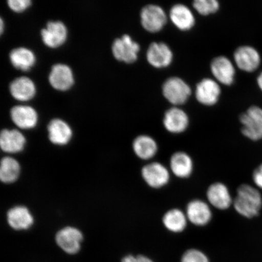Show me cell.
Wrapping results in <instances>:
<instances>
[{"mask_svg":"<svg viewBox=\"0 0 262 262\" xmlns=\"http://www.w3.org/2000/svg\"><path fill=\"white\" fill-rule=\"evenodd\" d=\"M235 210L243 217L253 219L259 215L262 208V196L256 188L248 184L239 186L233 200Z\"/></svg>","mask_w":262,"mask_h":262,"instance_id":"1","label":"cell"},{"mask_svg":"<svg viewBox=\"0 0 262 262\" xmlns=\"http://www.w3.org/2000/svg\"><path fill=\"white\" fill-rule=\"evenodd\" d=\"M241 132L252 141L262 140V107L253 105L240 116Z\"/></svg>","mask_w":262,"mask_h":262,"instance_id":"2","label":"cell"},{"mask_svg":"<svg viewBox=\"0 0 262 262\" xmlns=\"http://www.w3.org/2000/svg\"><path fill=\"white\" fill-rule=\"evenodd\" d=\"M164 97L174 106L182 105L186 103L192 94L191 87L178 77H169L162 86Z\"/></svg>","mask_w":262,"mask_h":262,"instance_id":"3","label":"cell"},{"mask_svg":"<svg viewBox=\"0 0 262 262\" xmlns=\"http://www.w3.org/2000/svg\"><path fill=\"white\" fill-rule=\"evenodd\" d=\"M141 24L146 31L150 33L162 30L168 21L163 9L157 5H147L140 12Z\"/></svg>","mask_w":262,"mask_h":262,"instance_id":"4","label":"cell"},{"mask_svg":"<svg viewBox=\"0 0 262 262\" xmlns=\"http://www.w3.org/2000/svg\"><path fill=\"white\" fill-rule=\"evenodd\" d=\"M140 45L134 41L129 35L124 34L113 42L112 51L116 60L126 63H133L138 58Z\"/></svg>","mask_w":262,"mask_h":262,"instance_id":"5","label":"cell"},{"mask_svg":"<svg viewBox=\"0 0 262 262\" xmlns=\"http://www.w3.org/2000/svg\"><path fill=\"white\" fill-rule=\"evenodd\" d=\"M234 60L235 64L241 70L247 73H253L259 68L261 57L256 48L250 45H243L235 51Z\"/></svg>","mask_w":262,"mask_h":262,"instance_id":"6","label":"cell"},{"mask_svg":"<svg viewBox=\"0 0 262 262\" xmlns=\"http://www.w3.org/2000/svg\"><path fill=\"white\" fill-rule=\"evenodd\" d=\"M83 241V235L79 229L71 227L60 229L55 236L58 247L64 253L70 255L79 253Z\"/></svg>","mask_w":262,"mask_h":262,"instance_id":"7","label":"cell"},{"mask_svg":"<svg viewBox=\"0 0 262 262\" xmlns=\"http://www.w3.org/2000/svg\"><path fill=\"white\" fill-rule=\"evenodd\" d=\"M142 176L146 184L154 189L163 187L170 180L168 169L159 162L150 163L143 167Z\"/></svg>","mask_w":262,"mask_h":262,"instance_id":"8","label":"cell"},{"mask_svg":"<svg viewBox=\"0 0 262 262\" xmlns=\"http://www.w3.org/2000/svg\"><path fill=\"white\" fill-rule=\"evenodd\" d=\"M147 62L156 68L168 67L173 60V53L169 46L163 42H153L146 52Z\"/></svg>","mask_w":262,"mask_h":262,"instance_id":"9","label":"cell"},{"mask_svg":"<svg viewBox=\"0 0 262 262\" xmlns=\"http://www.w3.org/2000/svg\"><path fill=\"white\" fill-rule=\"evenodd\" d=\"M221 89L217 81L205 78L196 84L195 95L196 100L205 106H213L218 102Z\"/></svg>","mask_w":262,"mask_h":262,"instance_id":"10","label":"cell"},{"mask_svg":"<svg viewBox=\"0 0 262 262\" xmlns=\"http://www.w3.org/2000/svg\"><path fill=\"white\" fill-rule=\"evenodd\" d=\"M41 36L46 46L51 48H57L67 40V28L61 21H49L47 28L41 31Z\"/></svg>","mask_w":262,"mask_h":262,"instance_id":"11","label":"cell"},{"mask_svg":"<svg viewBox=\"0 0 262 262\" xmlns=\"http://www.w3.org/2000/svg\"><path fill=\"white\" fill-rule=\"evenodd\" d=\"M186 215L188 221L198 227L208 225L212 218L210 206L202 200L195 199L186 206Z\"/></svg>","mask_w":262,"mask_h":262,"instance_id":"12","label":"cell"},{"mask_svg":"<svg viewBox=\"0 0 262 262\" xmlns=\"http://www.w3.org/2000/svg\"><path fill=\"white\" fill-rule=\"evenodd\" d=\"M211 71L213 76L221 83L226 86L233 84L235 70L232 61L227 57L219 56L213 59Z\"/></svg>","mask_w":262,"mask_h":262,"instance_id":"13","label":"cell"},{"mask_svg":"<svg viewBox=\"0 0 262 262\" xmlns=\"http://www.w3.org/2000/svg\"><path fill=\"white\" fill-rule=\"evenodd\" d=\"M49 81L55 90L66 91L73 86L74 78L71 68L67 64H56L51 68Z\"/></svg>","mask_w":262,"mask_h":262,"instance_id":"14","label":"cell"},{"mask_svg":"<svg viewBox=\"0 0 262 262\" xmlns=\"http://www.w3.org/2000/svg\"><path fill=\"white\" fill-rule=\"evenodd\" d=\"M206 198L209 204L220 210H226L233 204L229 189L221 182H216L209 186L206 192Z\"/></svg>","mask_w":262,"mask_h":262,"instance_id":"15","label":"cell"},{"mask_svg":"<svg viewBox=\"0 0 262 262\" xmlns=\"http://www.w3.org/2000/svg\"><path fill=\"white\" fill-rule=\"evenodd\" d=\"M163 123L165 128L172 134H180L187 129L189 119L185 111L178 107L167 110L164 116Z\"/></svg>","mask_w":262,"mask_h":262,"instance_id":"16","label":"cell"},{"mask_svg":"<svg viewBox=\"0 0 262 262\" xmlns=\"http://www.w3.org/2000/svg\"><path fill=\"white\" fill-rule=\"evenodd\" d=\"M12 122L19 128H34L38 123V114L34 108L29 106H15L11 110Z\"/></svg>","mask_w":262,"mask_h":262,"instance_id":"17","label":"cell"},{"mask_svg":"<svg viewBox=\"0 0 262 262\" xmlns=\"http://www.w3.org/2000/svg\"><path fill=\"white\" fill-rule=\"evenodd\" d=\"M169 17L172 24L180 31L191 30L195 24L194 14L187 6L176 4L169 12Z\"/></svg>","mask_w":262,"mask_h":262,"instance_id":"18","label":"cell"},{"mask_svg":"<svg viewBox=\"0 0 262 262\" xmlns=\"http://www.w3.org/2000/svg\"><path fill=\"white\" fill-rule=\"evenodd\" d=\"M48 130L49 140L56 145H67L73 137V130L70 125L59 119H54L49 122Z\"/></svg>","mask_w":262,"mask_h":262,"instance_id":"19","label":"cell"},{"mask_svg":"<svg viewBox=\"0 0 262 262\" xmlns=\"http://www.w3.org/2000/svg\"><path fill=\"white\" fill-rule=\"evenodd\" d=\"M10 227L15 230H26L34 224V217L30 211L24 206H17L10 209L7 213Z\"/></svg>","mask_w":262,"mask_h":262,"instance_id":"20","label":"cell"},{"mask_svg":"<svg viewBox=\"0 0 262 262\" xmlns=\"http://www.w3.org/2000/svg\"><path fill=\"white\" fill-rule=\"evenodd\" d=\"M26 142L24 134L16 129H3L0 134V146L5 152L14 154L22 151Z\"/></svg>","mask_w":262,"mask_h":262,"instance_id":"21","label":"cell"},{"mask_svg":"<svg viewBox=\"0 0 262 262\" xmlns=\"http://www.w3.org/2000/svg\"><path fill=\"white\" fill-rule=\"evenodd\" d=\"M9 90L15 99L21 101L32 99L36 94V87L34 82L27 77L16 78L10 84Z\"/></svg>","mask_w":262,"mask_h":262,"instance_id":"22","label":"cell"},{"mask_svg":"<svg viewBox=\"0 0 262 262\" xmlns=\"http://www.w3.org/2000/svg\"><path fill=\"white\" fill-rule=\"evenodd\" d=\"M169 165L173 174L180 179L188 178L194 169L191 157L183 151L173 154L170 159Z\"/></svg>","mask_w":262,"mask_h":262,"instance_id":"23","label":"cell"},{"mask_svg":"<svg viewBox=\"0 0 262 262\" xmlns=\"http://www.w3.org/2000/svg\"><path fill=\"white\" fill-rule=\"evenodd\" d=\"M133 148L134 153L140 159H152L158 152V145L152 137L147 135L139 136L134 140Z\"/></svg>","mask_w":262,"mask_h":262,"instance_id":"24","label":"cell"},{"mask_svg":"<svg viewBox=\"0 0 262 262\" xmlns=\"http://www.w3.org/2000/svg\"><path fill=\"white\" fill-rule=\"evenodd\" d=\"M9 58L13 67L23 71L30 70L36 61L34 52L25 48L13 49L10 52Z\"/></svg>","mask_w":262,"mask_h":262,"instance_id":"25","label":"cell"},{"mask_svg":"<svg viewBox=\"0 0 262 262\" xmlns=\"http://www.w3.org/2000/svg\"><path fill=\"white\" fill-rule=\"evenodd\" d=\"M163 224L168 231L179 233L185 230L188 224L186 213L178 208H173L164 214Z\"/></svg>","mask_w":262,"mask_h":262,"instance_id":"26","label":"cell"},{"mask_svg":"<svg viewBox=\"0 0 262 262\" xmlns=\"http://www.w3.org/2000/svg\"><path fill=\"white\" fill-rule=\"evenodd\" d=\"M20 165L16 160L11 157H4L0 166V179L5 183H14L19 178Z\"/></svg>","mask_w":262,"mask_h":262,"instance_id":"27","label":"cell"},{"mask_svg":"<svg viewBox=\"0 0 262 262\" xmlns=\"http://www.w3.org/2000/svg\"><path fill=\"white\" fill-rule=\"evenodd\" d=\"M193 8L202 15H208L218 11L220 4L217 0H195Z\"/></svg>","mask_w":262,"mask_h":262,"instance_id":"28","label":"cell"},{"mask_svg":"<svg viewBox=\"0 0 262 262\" xmlns=\"http://www.w3.org/2000/svg\"><path fill=\"white\" fill-rule=\"evenodd\" d=\"M181 262H209V260L201 251L196 249H190L182 255Z\"/></svg>","mask_w":262,"mask_h":262,"instance_id":"29","label":"cell"},{"mask_svg":"<svg viewBox=\"0 0 262 262\" xmlns=\"http://www.w3.org/2000/svg\"><path fill=\"white\" fill-rule=\"evenodd\" d=\"M8 5L15 12H24L32 5L31 0H8Z\"/></svg>","mask_w":262,"mask_h":262,"instance_id":"30","label":"cell"},{"mask_svg":"<svg viewBox=\"0 0 262 262\" xmlns=\"http://www.w3.org/2000/svg\"><path fill=\"white\" fill-rule=\"evenodd\" d=\"M253 180L255 185L262 189V163L255 169L253 173Z\"/></svg>","mask_w":262,"mask_h":262,"instance_id":"31","label":"cell"},{"mask_svg":"<svg viewBox=\"0 0 262 262\" xmlns=\"http://www.w3.org/2000/svg\"><path fill=\"white\" fill-rule=\"evenodd\" d=\"M122 262H138L137 257L133 255H127L124 256L122 260Z\"/></svg>","mask_w":262,"mask_h":262,"instance_id":"32","label":"cell"},{"mask_svg":"<svg viewBox=\"0 0 262 262\" xmlns=\"http://www.w3.org/2000/svg\"><path fill=\"white\" fill-rule=\"evenodd\" d=\"M137 257L138 262H154L150 258L145 256V255H137Z\"/></svg>","mask_w":262,"mask_h":262,"instance_id":"33","label":"cell"},{"mask_svg":"<svg viewBox=\"0 0 262 262\" xmlns=\"http://www.w3.org/2000/svg\"><path fill=\"white\" fill-rule=\"evenodd\" d=\"M257 83L258 87L259 88V89L262 92V71L260 72V74L258 75L257 77Z\"/></svg>","mask_w":262,"mask_h":262,"instance_id":"34","label":"cell"},{"mask_svg":"<svg viewBox=\"0 0 262 262\" xmlns=\"http://www.w3.org/2000/svg\"><path fill=\"white\" fill-rule=\"evenodd\" d=\"M3 31H4V23H3V19L0 18V33H1V35L3 34Z\"/></svg>","mask_w":262,"mask_h":262,"instance_id":"35","label":"cell"}]
</instances>
